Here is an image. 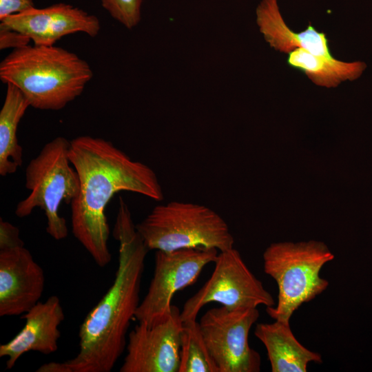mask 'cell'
Wrapping results in <instances>:
<instances>
[{
  "instance_id": "cell-16",
  "label": "cell",
  "mask_w": 372,
  "mask_h": 372,
  "mask_svg": "<svg viewBox=\"0 0 372 372\" xmlns=\"http://www.w3.org/2000/svg\"><path fill=\"white\" fill-rule=\"evenodd\" d=\"M5 100L0 111V175L16 172L23 163V149L17 138V128L30 103L14 85L6 84Z\"/></svg>"
},
{
  "instance_id": "cell-21",
  "label": "cell",
  "mask_w": 372,
  "mask_h": 372,
  "mask_svg": "<svg viewBox=\"0 0 372 372\" xmlns=\"http://www.w3.org/2000/svg\"><path fill=\"white\" fill-rule=\"evenodd\" d=\"M31 41L23 34L0 25V49H20L29 45Z\"/></svg>"
},
{
  "instance_id": "cell-15",
  "label": "cell",
  "mask_w": 372,
  "mask_h": 372,
  "mask_svg": "<svg viewBox=\"0 0 372 372\" xmlns=\"http://www.w3.org/2000/svg\"><path fill=\"white\" fill-rule=\"evenodd\" d=\"M254 334L267 349L272 372H306L310 362H322L320 353L308 349L296 339L289 322L259 323Z\"/></svg>"
},
{
  "instance_id": "cell-17",
  "label": "cell",
  "mask_w": 372,
  "mask_h": 372,
  "mask_svg": "<svg viewBox=\"0 0 372 372\" xmlns=\"http://www.w3.org/2000/svg\"><path fill=\"white\" fill-rule=\"evenodd\" d=\"M287 64L303 72L316 85L337 87L341 82L358 79L366 68L361 61L347 63L335 58L328 59L315 56L298 48L288 53Z\"/></svg>"
},
{
  "instance_id": "cell-6",
  "label": "cell",
  "mask_w": 372,
  "mask_h": 372,
  "mask_svg": "<svg viewBox=\"0 0 372 372\" xmlns=\"http://www.w3.org/2000/svg\"><path fill=\"white\" fill-rule=\"evenodd\" d=\"M70 146L65 138L56 137L30 161L25 172V185L30 194L15 209L19 218L30 215L37 207L43 210L46 231L56 240L65 238L68 232L65 219L59 215L60 205L71 204L80 188L78 174L69 159Z\"/></svg>"
},
{
  "instance_id": "cell-1",
  "label": "cell",
  "mask_w": 372,
  "mask_h": 372,
  "mask_svg": "<svg viewBox=\"0 0 372 372\" xmlns=\"http://www.w3.org/2000/svg\"><path fill=\"white\" fill-rule=\"evenodd\" d=\"M119 243L112 285L81 323L76 355L41 365L37 372H110L126 349L127 331L140 304L139 293L148 249L122 198L114 230Z\"/></svg>"
},
{
  "instance_id": "cell-18",
  "label": "cell",
  "mask_w": 372,
  "mask_h": 372,
  "mask_svg": "<svg viewBox=\"0 0 372 372\" xmlns=\"http://www.w3.org/2000/svg\"><path fill=\"white\" fill-rule=\"evenodd\" d=\"M178 372H219L196 320L183 322Z\"/></svg>"
},
{
  "instance_id": "cell-14",
  "label": "cell",
  "mask_w": 372,
  "mask_h": 372,
  "mask_svg": "<svg viewBox=\"0 0 372 372\" xmlns=\"http://www.w3.org/2000/svg\"><path fill=\"white\" fill-rule=\"evenodd\" d=\"M256 22L265 41L276 50L288 54L300 48L315 56L335 59L324 32L317 31L311 24L300 32H294L287 26L277 0H262L260 3L256 8Z\"/></svg>"
},
{
  "instance_id": "cell-22",
  "label": "cell",
  "mask_w": 372,
  "mask_h": 372,
  "mask_svg": "<svg viewBox=\"0 0 372 372\" xmlns=\"http://www.w3.org/2000/svg\"><path fill=\"white\" fill-rule=\"evenodd\" d=\"M35 8L33 0H0V21Z\"/></svg>"
},
{
  "instance_id": "cell-2",
  "label": "cell",
  "mask_w": 372,
  "mask_h": 372,
  "mask_svg": "<svg viewBox=\"0 0 372 372\" xmlns=\"http://www.w3.org/2000/svg\"><path fill=\"white\" fill-rule=\"evenodd\" d=\"M69 159L79 179V192L71 205L72 231L100 267L112 255L105 207L121 191L132 192L161 201L164 194L155 172L132 160L112 142L81 136L70 141Z\"/></svg>"
},
{
  "instance_id": "cell-8",
  "label": "cell",
  "mask_w": 372,
  "mask_h": 372,
  "mask_svg": "<svg viewBox=\"0 0 372 372\" xmlns=\"http://www.w3.org/2000/svg\"><path fill=\"white\" fill-rule=\"evenodd\" d=\"M257 308L207 311L199 322L208 351L219 372H258L259 353L249 344V333L257 321Z\"/></svg>"
},
{
  "instance_id": "cell-12",
  "label": "cell",
  "mask_w": 372,
  "mask_h": 372,
  "mask_svg": "<svg viewBox=\"0 0 372 372\" xmlns=\"http://www.w3.org/2000/svg\"><path fill=\"white\" fill-rule=\"evenodd\" d=\"M44 285L43 269L24 246L0 250V316L26 313L39 302Z\"/></svg>"
},
{
  "instance_id": "cell-4",
  "label": "cell",
  "mask_w": 372,
  "mask_h": 372,
  "mask_svg": "<svg viewBox=\"0 0 372 372\" xmlns=\"http://www.w3.org/2000/svg\"><path fill=\"white\" fill-rule=\"evenodd\" d=\"M263 268L278 285L276 305L266 307L274 320L289 322L304 303L324 291L327 280L320 276L322 267L334 255L322 242H282L271 244L263 253Z\"/></svg>"
},
{
  "instance_id": "cell-11",
  "label": "cell",
  "mask_w": 372,
  "mask_h": 372,
  "mask_svg": "<svg viewBox=\"0 0 372 372\" xmlns=\"http://www.w3.org/2000/svg\"><path fill=\"white\" fill-rule=\"evenodd\" d=\"M0 25L23 34L34 45L47 46L54 45L62 37L76 32L95 37L101 29L96 16L64 3L34 8L6 17L1 20Z\"/></svg>"
},
{
  "instance_id": "cell-5",
  "label": "cell",
  "mask_w": 372,
  "mask_h": 372,
  "mask_svg": "<svg viewBox=\"0 0 372 372\" xmlns=\"http://www.w3.org/2000/svg\"><path fill=\"white\" fill-rule=\"evenodd\" d=\"M135 226L149 251L234 248V238L225 220L200 204L174 200L158 205Z\"/></svg>"
},
{
  "instance_id": "cell-9",
  "label": "cell",
  "mask_w": 372,
  "mask_h": 372,
  "mask_svg": "<svg viewBox=\"0 0 372 372\" xmlns=\"http://www.w3.org/2000/svg\"><path fill=\"white\" fill-rule=\"evenodd\" d=\"M218 252L205 247L156 251L153 278L134 318L152 325L165 318L171 311L174 295L193 285L203 268L214 262Z\"/></svg>"
},
{
  "instance_id": "cell-3",
  "label": "cell",
  "mask_w": 372,
  "mask_h": 372,
  "mask_svg": "<svg viewBox=\"0 0 372 372\" xmlns=\"http://www.w3.org/2000/svg\"><path fill=\"white\" fill-rule=\"evenodd\" d=\"M93 76L90 65L54 45L13 50L0 63V79L16 86L34 108L59 110L83 92Z\"/></svg>"
},
{
  "instance_id": "cell-10",
  "label": "cell",
  "mask_w": 372,
  "mask_h": 372,
  "mask_svg": "<svg viewBox=\"0 0 372 372\" xmlns=\"http://www.w3.org/2000/svg\"><path fill=\"white\" fill-rule=\"evenodd\" d=\"M183 322L179 309L160 321L138 322L128 333L126 355L120 372H178Z\"/></svg>"
},
{
  "instance_id": "cell-20",
  "label": "cell",
  "mask_w": 372,
  "mask_h": 372,
  "mask_svg": "<svg viewBox=\"0 0 372 372\" xmlns=\"http://www.w3.org/2000/svg\"><path fill=\"white\" fill-rule=\"evenodd\" d=\"M19 229L9 222L0 220V250L23 247Z\"/></svg>"
},
{
  "instance_id": "cell-13",
  "label": "cell",
  "mask_w": 372,
  "mask_h": 372,
  "mask_svg": "<svg viewBox=\"0 0 372 372\" xmlns=\"http://www.w3.org/2000/svg\"><path fill=\"white\" fill-rule=\"evenodd\" d=\"M25 324L9 342L0 345V357L6 358V369H12L28 351L44 355L56 352L61 337L59 325L65 319L63 309L56 296L39 302L22 315Z\"/></svg>"
},
{
  "instance_id": "cell-7",
  "label": "cell",
  "mask_w": 372,
  "mask_h": 372,
  "mask_svg": "<svg viewBox=\"0 0 372 372\" xmlns=\"http://www.w3.org/2000/svg\"><path fill=\"white\" fill-rule=\"evenodd\" d=\"M214 271L204 285L184 304L183 322L196 320L207 304L218 302L229 309L274 306V300L247 267L234 248L219 251Z\"/></svg>"
},
{
  "instance_id": "cell-19",
  "label": "cell",
  "mask_w": 372,
  "mask_h": 372,
  "mask_svg": "<svg viewBox=\"0 0 372 372\" xmlns=\"http://www.w3.org/2000/svg\"><path fill=\"white\" fill-rule=\"evenodd\" d=\"M103 8L116 21L127 29L141 21L142 0H100Z\"/></svg>"
}]
</instances>
